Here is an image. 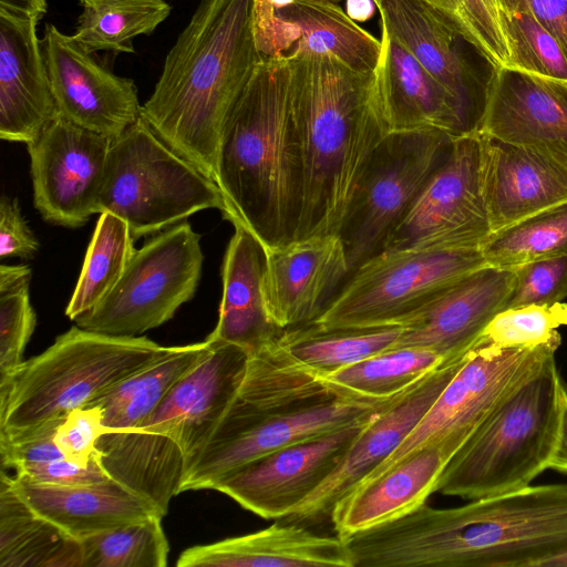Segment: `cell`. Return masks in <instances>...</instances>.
I'll return each mask as SVG.
<instances>
[{"mask_svg":"<svg viewBox=\"0 0 567 567\" xmlns=\"http://www.w3.org/2000/svg\"><path fill=\"white\" fill-rule=\"evenodd\" d=\"M0 8L14 14L41 18L47 12V0H0Z\"/></svg>","mask_w":567,"mask_h":567,"instance_id":"c3c4849f","label":"cell"},{"mask_svg":"<svg viewBox=\"0 0 567 567\" xmlns=\"http://www.w3.org/2000/svg\"><path fill=\"white\" fill-rule=\"evenodd\" d=\"M480 132L544 148L567 165V81L492 68Z\"/></svg>","mask_w":567,"mask_h":567,"instance_id":"7402d4cb","label":"cell"},{"mask_svg":"<svg viewBox=\"0 0 567 567\" xmlns=\"http://www.w3.org/2000/svg\"><path fill=\"white\" fill-rule=\"evenodd\" d=\"M354 567H542L567 553V483L412 513L344 539Z\"/></svg>","mask_w":567,"mask_h":567,"instance_id":"6da1fadb","label":"cell"},{"mask_svg":"<svg viewBox=\"0 0 567 567\" xmlns=\"http://www.w3.org/2000/svg\"><path fill=\"white\" fill-rule=\"evenodd\" d=\"M492 68L512 69L513 52L497 0H429Z\"/></svg>","mask_w":567,"mask_h":567,"instance_id":"ab89813d","label":"cell"},{"mask_svg":"<svg viewBox=\"0 0 567 567\" xmlns=\"http://www.w3.org/2000/svg\"><path fill=\"white\" fill-rule=\"evenodd\" d=\"M64 417L47 422L19 440H0V453L3 467L16 470L24 464L63 458L64 456L56 445L54 436Z\"/></svg>","mask_w":567,"mask_h":567,"instance_id":"f6af8a7d","label":"cell"},{"mask_svg":"<svg viewBox=\"0 0 567 567\" xmlns=\"http://www.w3.org/2000/svg\"><path fill=\"white\" fill-rule=\"evenodd\" d=\"M112 141L59 115L27 144L33 204L45 221L79 228L97 214Z\"/></svg>","mask_w":567,"mask_h":567,"instance_id":"9a60e30c","label":"cell"},{"mask_svg":"<svg viewBox=\"0 0 567 567\" xmlns=\"http://www.w3.org/2000/svg\"><path fill=\"white\" fill-rule=\"evenodd\" d=\"M497 2H498V0H497ZM498 4H499V2H498ZM499 8H501V7H499Z\"/></svg>","mask_w":567,"mask_h":567,"instance_id":"11a10c76","label":"cell"},{"mask_svg":"<svg viewBox=\"0 0 567 567\" xmlns=\"http://www.w3.org/2000/svg\"><path fill=\"white\" fill-rule=\"evenodd\" d=\"M402 330L401 326L322 329L308 323L284 330L279 342L293 360L326 378L392 349Z\"/></svg>","mask_w":567,"mask_h":567,"instance_id":"1f68e13d","label":"cell"},{"mask_svg":"<svg viewBox=\"0 0 567 567\" xmlns=\"http://www.w3.org/2000/svg\"><path fill=\"white\" fill-rule=\"evenodd\" d=\"M234 227L221 268L218 322L207 338L239 346L250 355L276 341L284 330L270 319L265 305V248L246 227Z\"/></svg>","mask_w":567,"mask_h":567,"instance_id":"f1b7e54d","label":"cell"},{"mask_svg":"<svg viewBox=\"0 0 567 567\" xmlns=\"http://www.w3.org/2000/svg\"><path fill=\"white\" fill-rule=\"evenodd\" d=\"M453 136L440 131L386 134L372 153L338 236L350 274L377 255L449 155Z\"/></svg>","mask_w":567,"mask_h":567,"instance_id":"7c38bea8","label":"cell"},{"mask_svg":"<svg viewBox=\"0 0 567 567\" xmlns=\"http://www.w3.org/2000/svg\"><path fill=\"white\" fill-rule=\"evenodd\" d=\"M19 495L41 516L82 539L163 515L145 498L110 478L84 485H51L11 477Z\"/></svg>","mask_w":567,"mask_h":567,"instance_id":"83f0119b","label":"cell"},{"mask_svg":"<svg viewBox=\"0 0 567 567\" xmlns=\"http://www.w3.org/2000/svg\"><path fill=\"white\" fill-rule=\"evenodd\" d=\"M515 285L507 308L554 305L567 298V255L512 269Z\"/></svg>","mask_w":567,"mask_h":567,"instance_id":"b9f144b4","label":"cell"},{"mask_svg":"<svg viewBox=\"0 0 567 567\" xmlns=\"http://www.w3.org/2000/svg\"><path fill=\"white\" fill-rule=\"evenodd\" d=\"M437 353L415 347L393 348L343 368L326 379L347 392L390 399L443 364Z\"/></svg>","mask_w":567,"mask_h":567,"instance_id":"d590c367","label":"cell"},{"mask_svg":"<svg viewBox=\"0 0 567 567\" xmlns=\"http://www.w3.org/2000/svg\"><path fill=\"white\" fill-rule=\"evenodd\" d=\"M567 326V303L532 305L506 308L484 329L481 341L498 348L530 347L546 343Z\"/></svg>","mask_w":567,"mask_h":567,"instance_id":"60d3db41","label":"cell"},{"mask_svg":"<svg viewBox=\"0 0 567 567\" xmlns=\"http://www.w3.org/2000/svg\"><path fill=\"white\" fill-rule=\"evenodd\" d=\"M491 233L483 192V142L481 132H475L453 138L447 157L379 252L480 247Z\"/></svg>","mask_w":567,"mask_h":567,"instance_id":"5bb4252c","label":"cell"},{"mask_svg":"<svg viewBox=\"0 0 567 567\" xmlns=\"http://www.w3.org/2000/svg\"><path fill=\"white\" fill-rule=\"evenodd\" d=\"M203 359L133 430L101 435L97 460L110 478L165 516L171 499L215 433L244 380L249 353L214 340Z\"/></svg>","mask_w":567,"mask_h":567,"instance_id":"8992f818","label":"cell"},{"mask_svg":"<svg viewBox=\"0 0 567 567\" xmlns=\"http://www.w3.org/2000/svg\"><path fill=\"white\" fill-rule=\"evenodd\" d=\"M486 266L480 247L381 251L349 275L311 323L322 329L401 326L441 290Z\"/></svg>","mask_w":567,"mask_h":567,"instance_id":"30bf717a","label":"cell"},{"mask_svg":"<svg viewBox=\"0 0 567 567\" xmlns=\"http://www.w3.org/2000/svg\"><path fill=\"white\" fill-rule=\"evenodd\" d=\"M39 241L21 214L17 199L2 196L0 200V258L32 259Z\"/></svg>","mask_w":567,"mask_h":567,"instance_id":"bcb514c9","label":"cell"},{"mask_svg":"<svg viewBox=\"0 0 567 567\" xmlns=\"http://www.w3.org/2000/svg\"><path fill=\"white\" fill-rule=\"evenodd\" d=\"M171 348L145 337L72 327L44 352L24 361L9 390L0 394V440H19L47 422L64 417Z\"/></svg>","mask_w":567,"mask_h":567,"instance_id":"ba28073f","label":"cell"},{"mask_svg":"<svg viewBox=\"0 0 567 567\" xmlns=\"http://www.w3.org/2000/svg\"><path fill=\"white\" fill-rule=\"evenodd\" d=\"M466 435H451L409 454L378 477L363 482L339 499L330 519L337 536L354 534L396 520L423 504Z\"/></svg>","mask_w":567,"mask_h":567,"instance_id":"cb8c5ba5","label":"cell"},{"mask_svg":"<svg viewBox=\"0 0 567 567\" xmlns=\"http://www.w3.org/2000/svg\"><path fill=\"white\" fill-rule=\"evenodd\" d=\"M0 567H82L79 539L37 513L2 470Z\"/></svg>","mask_w":567,"mask_h":567,"instance_id":"4dcf8cb0","label":"cell"},{"mask_svg":"<svg viewBox=\"0 0 567 567\" xmlns=\"http://www.w3.org/2000/svg\"><path fill=\"white\" fill-rule=\"evenodd\" d=\"M375 2V4L380 1V0H373Z\"/></svg>","mask_w":567,"mask_h":567,"instance_id":"db71d44e","label":"cell"},{"mask_svg":"<svg viewBox=\"0 0 567 567\" xmlns=\"http://www.w3.org/2000/svg\"><path fill=\"white\" fill-rule=\"evenodd\" d=\"M378 412L256 458L220 478L213 489L262 518L284 519L332 473Z\"/></svg>","mask_w":567,"mask_h":567,"instance_id":"2e32d148","label":"cell"},{"mask_svg":"<svg viewBox=\"0 0 567 567\" xmlns=\"http://www.w3.org/2000/svg\"><path fill=\"white\" fill-rule=\"evenodd\" d=\"M224 216L265 249L297 239L303 202L298 124L287 56L264 58L224 126L217 153Z\"/></svg>","mask_w":567,"mask_h":567,"instance_id":"3957f363","label":"cell"},{"mask_svg":"<svg viewBox=\"0 0 567 567\" xmlns=\"http://www.w3.org/2000/svg\"><path fill=\"white\" fill-rule=\"evenodd\" d=\"M375 7L373 0H347L346 13L355 22H364L372 18Z\"/></svg>","mask_w":567,"mask_h":567,"instance_id":"f907efd6","label":"cell"},{"mask_svg":"<svg viewBox=\"0 0 567 567\" xmlns=\"http://www.w3.org/2000/svg\"><path fill=\"white\" fill-rule=\"evenodd\" d=\"M16 476L40 484L84 485L109 481L110 477L97 457L87 463L59 458L41 463L24 464L16 468Z\"/></svg>","mask_w":567,"mask_h":567,"instance_id":"ee69618b","label":"cell"},{"mask_svg":"<svg viewBox=\"0 0 567 567\" xmlns=\"http://www.w3.org/2000/svg\"><path fill=\"white\" fill-rule=\"evenodd\" d=\"M321 1H327V2H331V3L340 4V2L342 0H321Z\"/></svg>","mask_w":567,"mask_h":567,"instance_id":"f5cc1de1","label":"cell"},{"mask_svg":"<svg viewBox=\"0 0 567 567\" xmlns=\"http://www.w3.org/2000/svg\"><path fill=\"white\" fill-rule=\"evenodd\" d=\"M177 567H354L347 542L295 523L185 549Z\"/></svg>","mask_w":567,"mask_h":567,"instance_id":"4316f807","label":"cell"},{"mask_svg":"<svg viewBox=\"0 0 567 567\" xmlns=\"http://www.w3.org/2000/svg\"><path fill=\"white\" fill-rule=\"evenodd\" d=\"M41 48L60 116L112 138L141 117L134 81L114 74L73 35L48 23Z\"/></svg>","mask_w":567,"mask_h":567,"instance_id":"e0dca14e","label":"cell"},{"mask_svg":"<svg viewBox=\"0 0 567 567\" xmlns=\"http://www.w3.org/2000/svg\"><path fill=\"white\" fill-rule=\"evenodd\" d=\"M566 395L554 358L472 432L444 467L434 493L472 501L530 485L550 466Z\"/></svg>","mask_w":567,"mask_h":567,"instance_id":"52a82bcc","label":"cell"},{"mask_svg":"<svg viewBox=\"0 0 567 567\" xmlns=\"http://www.w3.org/2000/svg\"><path fill=\"white\" fill-rule=\"evenodd\" d=\"M161 516L80 539L82 567H165L169 553Z\"/></svg>","mask_w":567,"mask_h":567,"instance_id":"8d00e7d4","label":"cell"},{"mask_svg":"<svg viewBox=\"0 0 567 567\" xmlns=\"http://www.w3.org/2000/svg\"><path fill=\"white\" fill-rule=\"evenodd\" d=\"M80 1L82 2L83 0H80Z\"/></svg>","mask_w":567,"mask_h":567,"instance_id":"9f6ffc18","label":"cell"},{"mask_svg":"<svg viewBox=\"0 0 567 567\" xmlns=\"http://www.w3.org/2000/svg\"><path fill=\"white\" fill-rule=\"evenodd\" d=\"M30 280L28 265L0 267V394L9 390L22 368V355L37 324Z\"/></svg>","mask_w":567,"mask_h":567,"instance_id":"74e56055","label":"cell"},{"mask_svg":"<svg viewBox=\"0 0 567 567\" xmlns=\"http://www.w3.org/2000/svg\"><path fill=\"white\" fill-rule=\"evenodd\" d=\"M492 233L567 200V165L550 152L481 133Z\"/></svg>","mask_w":567,"mask_h":567,"instance_id":"603a6c76","label":"cell"},{"mask_svg":"<svg viewBox=\"0 0 567 567\" xmlns=\"http://www.w3.org/2000/svg\"><path fill=\"white\" fill-rule=\"evenodd\" d=\"M381 28L400 41L458 103L473 132H480L488 76L470 55L474 48L429 0H380Z\"/></svg>","mask_w":567,"mask_h":567,"instance_id":"d6986e66","label":"cell"},{"mask_svg":"<svg viewBox=\"0 0 567 567\" xmlns=\"http://www.w3.org/2000/svg\"><path fill=\"white\" fill-rule=\"evenodd\" d=\"M276 10L280 19L292 23L300 32L287 56L328 55L355 72H375L381 56V40L359 27L339 4L295 0Z\"/></svg>","mask_w":567,"mask_h":567,"instance_id":"f546056e","label":"cell"},{"mask_svg":"<svg viewBox=\"0 0 567 567\" xmlns=\"http://www.w3.org/2000/svg\"><path fill=\"white\" fill-rule=\"evenodd\" d=\"M549 468L567 475V395L565 399L560 435Z\"/></svg>","mask_w":567,"mask_h":567,"instance_id":"681fc988","label":"cell"},{"mask_svg":"<svg viewBox=\"0 0 567 567\" xmlns=\"http://www.w3.org/2000/svg\"><path fill=\"white\" fill-rule=\"evenodd\" d=\"M102 434L100 409L84 405L65 415L56 430L54 440L65 458L87 463L97 457L96 443Z\"/></svg>","mask_w":567,"mask_h":567,"instance_id":"7bdbcfd3","label":"cell"},{"mask_svg":"<svg viewBox=\"0 0 567 567\" xmlns=\"http://www.w3.org/2000/svg\"><path fill=\"white\" fill-rule=\"evenodd\" d=\"M512 69L537 78L567 81V54L557 38L526 10L502 11Z\"/></svg>","mask_w":567,"mask_h":567,"instance_id":"f35d334b","label":"cell"},{"mask_svg":"<svg viewBox=\"0 0 567 567\" xmlns=\"http://www.w3.org/2000/svg\"><path fill=\"white\" fill-rule=\"evenodd\" d=\"M134 240L124 219L111 212L100 214L65 309L68 318L74 321L111 292L136 251Z\"/></svg>","mask_w":567,"mask_h":567,"instance_id":"d6a6232c","label":"cell"},{"mask_svg":"<svg viewBox=\"0 0 567 567\" xmlns=\"http://www.w3.org/2000/svg\"><path fill=\"white\" fill-rule=\"evenodd\" d=\"M350 275L338 235L311 236L265 249L267 312L282 330L313 322Z\"/></svg>","mask_w":567,"mask_h":567,"instance_id":"44dd1931","label":"cell"},{"mask_svg":"<svg viewBox=\"0 0 567 567\" xmlns=\"http://www.w3.org/2000/svg\"><path fill=\"white\" fill-rule=\"evenodd\" d=\"M287 58L303 171L297 239L338 235L358 182L386 135L374 73L355 72L328 55Z\"/></svg>","mask_w":567,"mask_h":567,"instance_id":"5b68a950","label":"cell"},{"mask_svg":"<svg viewBox=\"0 0 567 567\" xmlns=\"http://www.w3.org/2000/svg\"><path fill=\"white\" fill-rule=\"evenodd\" d=\"M560 343L561 336L543 344L516 348H498L478 340L415 427L361 483L378 477L419 449L451 435L470 436L504 400L555 358Z\"/></svg>","mask_w":567,"mask_h":567,"instance_id":"4fadbf2b","label":"cell"},{"mask_svg":"<svg viewBox=\"0 0 567 567\" xmlns=\"http://www.w3.org/2000/svg\"><path fill=\"white\" fill-rule=\"evenodd\" d=\"M514 285L512 269L486 266L466 275L408 317L393 348L427 349L445 361L465 355L507 308Z\"/></svg>","mask_w":567,"mask_h":567,"instance_id":"ffe728a7","label":"cell"},{"mask_svg":"<svg viewBox=\"0 0 567 567\" xmlns=\"http://www.w3.org/2000/svg\"><path fill=\"white\" fill-rule=\"evenodd\" d=\"M204 254L200 236L182 221L136 249L123 276L78 327L112 336L137 337L171 320L197 289Z\"/></svg>","mask_w":567,"mask_h":567,"instance_id":"8fae6325","label":"cell"},{"mask_svg":"<svg viewBox=\"0 0 567 567\" xmlns=\"http://www.w3.org/2000/svg\"><path fill=\"white\" fill-rule=\"evenodd\" d=\"M395 396L378 400L347 392L293 360L279 344L268 346L249 355L238 393L181 493L213 489L243 465L363 420Z\"/></svg>","mask_w":567,"mask_h":567,"instance_id":"277c9868","label":"cell"},{"mask_svg":"<svg viewBox=\"0 0 567 567\" xmlns=\"http://www.w3.org/2000/svg\"><path fill=\"white\" fill-rule=\"evenodd\" d=\"M465 357L445 361L379 411L332 473L284 519L303 525L330 518L336 503L386 460L410 434L458 371Z\"/></svg>","mask_w":567,"mask_h":567,"instance_id":"ac0fdd59","label":"cell"},{"mask_svg":"<svg viewBox=\"0 0 567 567\" xmlns=\"http://www.w3.org/2000/svg\"><path fill=\"white\" fill-rule=\"evenodd\" d=\"M488 266L520 265L567 255V200L493 231L480 246Z\"/></svg>","mask_w":567,"mask_h":567,"instance_id":"e575fe53","label":"cell"},{"mask_svg":"<svg viewBox=\"0 0 567 567\" xmlns=\"http://www.w3.org/2000/svg\"><path fill=\"white\" fill-rule=\"evenodd\" d=\"M374 96L385 134L440 131L453 137L472 131L458 103L390 32L381 28Z\"/></svg>","mask_w":567,"mask_h":567,"instance_id":"d4e9b609","label":"cell"},{"mask_svg":"<svg viewBox=\"0 0 567 567\" xmlns=\"http://www.w3.org/2000/svg\"><path fill=\"white\" fill-rule=\"evenodd\" d=\"M501 11L530 12L560 42L567 54V0H498Z\"/></svg>","mask_w":567,"mask_h":567,"instance_id":"7dc6e473","label":"cell"},{"mask_svg":"<svg viewBox=\"0 0 567 567\" xmlns=\"http://www.w3.org/2000/svg\"><path fill=\"white\" fill-rule=\"evenodd\" d=\"M542 567H567V553H563L546 560Z\"/></svg>","mask_w":567,"mask_h":567,"instance_id":"816d5d0a","label":"cell"},{"mask_svg":"<svg viewBox=\"0 0 567 567\" xmlns=\"http://www.w3.org/2000/svg\"><path fill=\"white\" fill-rule=\"evenodd\" d=\"M73 38L87 51L134 53L132 40L151 34L171 13L164 0H83Z\"/></svg>","mask_w":567,"mask_h":567,"instance_id":"836d02e7","label":"cell"},{"mask_svg":"<svg viewBox=\"0 0 567 567\" xmlns=\"http://www.w3.org/2000/svg\"><path fill=\"white\" fill-rule=\"evenodd\" d=\"M209 208L227 213L218 185L166 145L142 117L113 138L97 214L117 215L138 239Z\"/></svg>","mask_w":567,"mask_h":567,"instance_id":"9c48e42d","label":"cell"},{"mask_svg":"<svg viewBox=\"0 0 567 567\" xmlns=\"http://www.w3.org/2000/svg\"><path fill=\"white\" fill-rule=\"evenodd\" d=\"M262 59L252 0H202L166 55L141 117L217 184L224 126Z\"/></svg>","mask_w":567,"mask_h":567,"instance_id":"7a4b0ae2","label":"cell"},{"mask_svg":"<svg viewBox=\"0 0 567 567\" xmlns=\"http://www.w3.org/2000/svg\"><path fill=\"white\" fill-rule=\"evenodd\" d=\"M38 17L0 8V137L29 144L59 112L52 95Z\"/></svg>","mask_w":567,"mask_h":567,"instance_id":"484cf974","label":"cell"}]
</instances>
